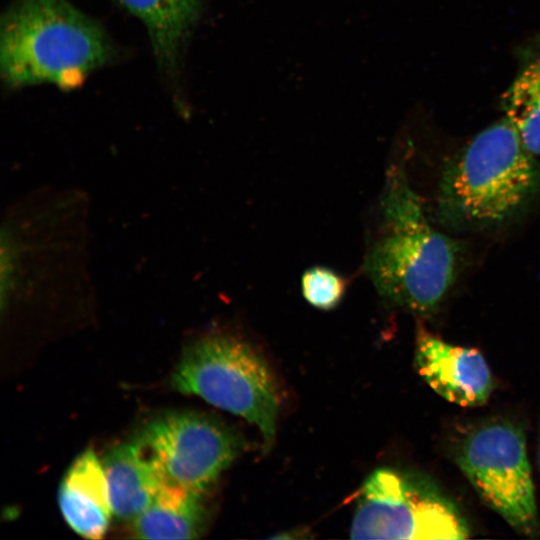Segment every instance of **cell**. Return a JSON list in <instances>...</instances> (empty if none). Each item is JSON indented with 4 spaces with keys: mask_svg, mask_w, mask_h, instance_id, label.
I'll return each instance as SVG.
<instances>
[{
    "mask_svg": "<svg viewBox=\"0 0 540 540\" xmlns=\"http://www.w3.org/2000/svg\"><path fill=\"white\" fill-rule=\"evenodd\" d=\"M462 513L430 479L382 468L364 482L354 512L353 539H465Z\"/></svg>",
    "mask_w": 540,
    "mask_h": 540,
    "instance_id": "5b68a950",
    "label": "cell"
},
{
    "mask_svg": "<svg viewBox=\"0 0 540 540\" xmlns=\"http://www.w3.org/2000/svg\"><path fill=\"white\" fill-rule=\"evenodd\" d=\"M500 105L524 147L534 156L540 155V56L519 71Z\"/></svg>",
    "mask_w": 540,
    "mask_h": 540,
    "instance_id": "4fadbf2b",
    "label": "cell"
},
{
    "mask_svg": "<svg viewBox=\"0 0 540 540\" xmlns=\"http://www.w3.org/2000/svg\"><path fill=\"white\" fill-rule=\"evenodd\" d=\"M455 461L482 500L512 528L537 536V513L525 434L496 418L469 428L455 447Z\"/></svg>",
    "mask_w": 540,
    "mask_h": 540,
    "instance_id": "8992f818",
    "label": "cell"
},
{
    "mask_svg": "<svg viewBox=\"0 0 540 540\" xmlns=\"http://www.w3.org/2000/svg\"><path fill=\"white\" fill-rule=\"evenodd\" d=\"M416 366L437 394L460 406L485 404L494 387L490 368L478 350L447 343L423 326L417 330Z\"/></svg>",
    "mask_w": 540,
    "mask_h": 540,
    "instance_id": "ba28073f",
    "label": "cell"
},
{
    "mask_svg": "<svg viewBox=\"0 0 540 540\" xmlns=\"http://www.w3.org/2000/svg\"><path fill=\"white\" fill-rule=\"evenodd\" d=\"M111 53L102 27L68 0H15L1 19V75L10 87L75 88Z\"/></svg>",
    "mask_w": 540,
    "mask_h": 540,
    "instance_id": "6da1fadb",
    "label": "cell"
},
{
    "mask_svg": "<svg viewBox=\"0 0 540 540\" xmlns=\"http://www.w3.org/2000/svg\"><path fill=\"white\" fill-rule=\"evenodd\" d=\"M538 464L540 469V438H539V447H538Z\"/></svg>",
    "mask_w": 540,
    "mask_h": 540,
    "instance_id": "9a60e30c",
    "label": "cell"
},
{
    "mask_svg": "<svg viewBox=\"0 0 540 540\" xmlns=\"http://www.w3.org/2000/svg\"><path fill=\"white\" fill-rule=\"evenodd\" d=\"M385 231L370 248L365 270L386 300L418 314L435 311L455 280L456 242L434 229L400 172L382 202Z\"/></svg>",
    "mask_w": 540,
    "mask_h": 540,
    "instance_id": "7a4b0ae2",
    "label": "cell"
},
{
    "mask_svg": "<svg viewBox=\"0 0 540 540\" xmlns=\"http://www.w3.org/2000/svg\"><path fill=\"white\" fill-rule=\"evenodd\" d=\"M539 185L538 162L502 117L476 134L446 166L439 206L451 222L489 226L510 217Z\"/></svg>",
    "mask_w": 540,
    "mask_h": 540,
    "instance_id": "3957f363",
    "label": "cell"
},
{
    "mask_svg": "<svg viewBox=\"0 0 540 540\" xmlns=\"http://www.w3.org/2000/svg\"><path fill=\"white\" fill-rule=\"evenodd\" d=\"M144 25L160 64L174 68L203 0H118Z\"/></svg>",
    "mask_w": 540,
    "mask_h": 540,
    "instance_id": "7c38bea8",
    "label": "cell"
},
{
    "mask_svg": "<svg viewBox=\"0 0 540 540\" xmlns=\"http://www.w3.org/2000/svg\"><path fill=\"white\" fill-rule=\"evenodd\" d=\"M58 504L69 527L87 539H101L113 514L102 462L91 449L81 453L66 471Z\"/></svg>",
    "mask_w": 540,
    "mask_h": 540,
    "instance_id": "9c48e42d",
    "label": "cell"
},
{
    "mask_svg": "<svg viewBox=\"0 0 540 540\" xmlns=\"http://www.w3.org/2000/svg\"><path fill=\"white\" fill-rule=\"evenodd\" d=\"M171 382L183 394L245 418L259 428L265 445L273 443L278 384L266 361L247 342L224 334L200 338L184 350Z\"/></svg>",
    "mask_w": 540,
    "mask_h": 540,
    "instance_id": "277c9868",
    "label": "cell"
},
{
    "mask_svg": "<svg viewBox=\"0 0 540 540\" xmlns=\"http://www.w3.org/2000/svg\"><path fill=\"white\" fill-rule=\"evenodd\" d=\"M164 481L205 493L241 452L242 437L206 413L174 411L149 422L136 436Z\"/></svg>",
    "mask_w": 540,
    "mask_h": 540,
    "instance_id": "52a82bcc",
    "label": "cell"
},
{
    "mask_svg": "<svg viewBox=\"0 0 540 540\" xmlns=\"http://www.w3.org/2000/svg\"><path fill=\"white\" fill-rule=\"evenodd\" d=\"M208 512L203 493L164 481L150 505L134 520L138 539H194L206 528Z\"/></svg>",
    "mask_w": 540,
    "mask_h": 540,
    "instance_id": "8fae6325",
    "label": "cell"
},
{
    "mask_svg": "<svg viewBox=\"0 0 540 540\" xmlns=\"http://www.w3.org/2000/svg\"><path fill=\"white\" fill-rule=\"evenodd\" d=\"M113 514L132 521L153 501L164 479L156 463L135 437L112 447L101 460Z\"/></svg>",
    "mask_w": 540,
    "mask_h": 540,
    "instance_id": "30bf717a",
    "label": "cell"
},
{
    "mask_svg": "<svg viewBox=\"0 0 540 540\" xmlns=\"http://www.w3.org/2000/svg\"><path fill=\"white\" fill-rule=\"evenodd\" d=\"M347 279L335 270L314 266L301 277V292L313 307L330 310L339 305L347 291Z\"/></svg>",
    "mask_w": 540,
    "mask_h": 540,
    "instance_id": "5bb4252c",
    "label": "cell"
}]
</instances>
